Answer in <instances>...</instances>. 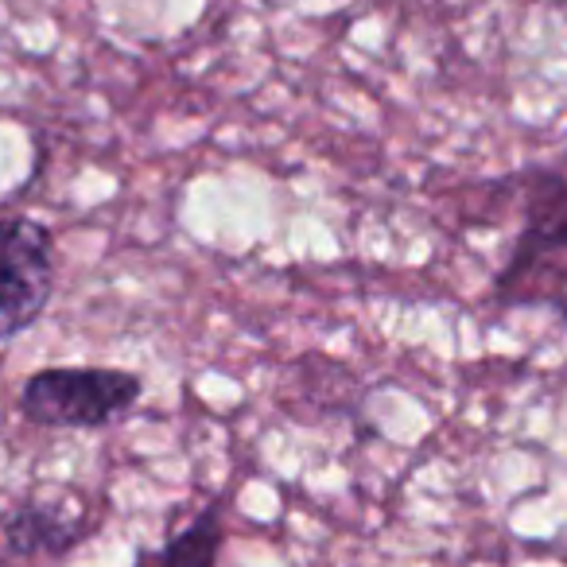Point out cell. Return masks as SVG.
Returning a JSON list of instances; mask_svg holds the SVG:
<instances>
[{
  "instance_id": "cell-3",
  "label": "cell",
  "mask_w": 567,
  "mask_h": 567,
  "mask_svg": "<svg viewBox=\"0 0 567 567\" xmlns=\"http://www.w3.org/2000/svg\"><path fill=\"white\" fill-rule=\"evenodd\" d=\"M97 513L74 489H51V494L24 497L0 517V544L12 564L20 567H51L55 559L71 556L82 540L97 528Z\"/></svg>"
},
{
  "instance_id": "cell-4",
  "label": "cell",
  "mask_w": 567,
  "mask_h": 567,
  "mask_svg": "<svg viewBox=\"0 0 567 567\" xmlns=\"http://www.w3.org/2000/svg\"><path fill=\"white\" fill-rule=\"evenodd\" d=\"M559 249H567V179L540 172V179L528 183L525 229L517 237L513 260L505 265L502 280H497V292L513 296V288Z\"/></svg>"
},
{
  "instance_id": "cell-1",
  "label": "cell",
  "mask_w": 567,
  "mask_h": 567,
  "mask_svg": "<svg viewBox=\"0 0 567 567\" xmlns=\"http://www.w3.org/2000/svg\"><path fill=\"white\" fill-rule=\"evenodd\" d=\"M144 396V381L113 365H48L20 385V412L35 427L97 432L125 420Z\"/></svg>"
},
{
  "instance_id": "cell-2",
  "label": "cell",
  "mask_w": 567,
  "mask_h": 567,
  "mask_svg": "<svg viewBox=\"0 0 567 567\" xmlns=\"http://www.w3.org/2000/svg\"><path fill=\"white\" fill-rule=\"evenodd\" d=\"M55 296V237L43 221L0 218V342L40 323Z\"/></svg>"
},
{
  "instance_id": "cell-6",
  "label": "cell",
  "mask_w": 567,
  "mask_h": 567,
  "mask_svg": "<svg viewBox=\"0 0 567 567\" xmlns=\"http://www.w3.org/2000/svg\"><path fill=\"white\" fill-rule=\"evenodd\" d=\"M551 303H556L559 319H564V323H567V276L556 284V288H551Z\"/></svg>"
},
{
  "instance_id": "cell-5",
  "label": "cell",
  "mask_w": 567,
  "mask_h": 567,
  "mask_svg": "<svg viewBox=\"0 0 567 567\" xmlns=\"http://www.w3.org/2000/svg\"><path fill=\"white\" fill-rule=\"evenodd\" d=\"M226 525H221V502H210L187 528L172 536L159 551H141L136 567H218Z\"/></svg>"
}]
</instances>
